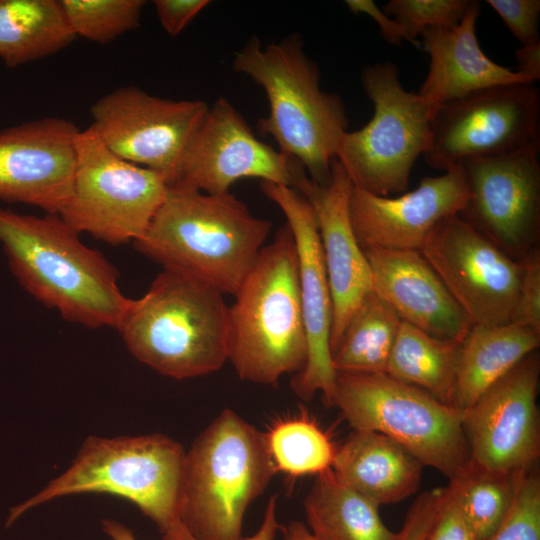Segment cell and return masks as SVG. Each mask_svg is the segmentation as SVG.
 <instances>
[{"instance_id": "6da1fadb", "label": "cell", "mask_w": 540, "mask_h": 540, "mask_svg": "<svg viewBox=\"0 0 540 540\" xmlns=\"http://www.w3.org/2000/svg\"><path fill=\"white\" fill-rule=\"evenodd\" d=\"M230 192L205 193L182 182L167 186L165 198L136 249L163 269L235 295L271 232Z\"/></svg>"}, {"instance_id": "7a4b0ae2", "label": "cell", "mask_w": 540, "mask_h": 540, "mask_svg": "<svg viewBox=\"0 0 540 540\" xmlns=\"http://www.w3.org/2000/svg\"><path fill=\"white\" fill-rule=\"evenodd\" d=\"M0 244L11 272L37 301L90 328H117L130 299L116 269L60 216L0 208Z\"/></svg>"}, {"instance_id": "3957f363", "label": "cell", "mask_w": 540, "mask_h": 540, "mask_svg": "<svg viewBox=\"0 0 540 540\" xmlns=\"http://www.w3.org/2000/svg\"><path fill=\"white\" fill-rule=\"evenodd\" d=\"M232 67L266 93L269 113L259 119V132L298 160L314 182L327 184L348 119L341 97L321 89L319 68L304 52L301 37L262 47L253 36L236 52Z\"/></svg>"}, {"instance_id": "277c9868", "label": "cell", "mask_w": 540, "mask_h": 540, "mask_svg": "<svg viewBox=\"0 0 540 540\" xmlns=\"http://www.w3.org/2000/svg\"><path fill=\"white\" fill-rule=\"evenodd\" d=\"M141 363L189 379L228 361L229 305L224 294L190 276L165 270L138 299H130L116 328Z\"/></svg>"}, {"instance_id": "5b68a950", "label": "cell", "mask_w": 540, "mask_h": 540, "mask_svg": "<svg viewBox=\"0 0 540 540\" xmlns=\"http://www.w3.org/2000/svg\"><path fill=\"white\" fill-rule=\"evenodd\" d=\"M229 306L228 361L242 380L272 385L300 373L307 336L294 237L285 223L265 245Z\"/></svg>"}, {"instance_id": "8992f818", "label": "cell", "mask_w": 540, "mask_h": 540, "mask_svg": "<svg viewBox=\"0 0 540 540\" xmlns=\"http://www.w3.org/2000/svg\"><path fill=\"white\" fill-rule=\"evenodd\" d=\"M276 473L265 432L226 408L186 452L179 521L197 540H240L248 507Z\"/></svg>"}, {"instance_id": "52a82bcc", "label": "cell", "mask_w": 540, "mask_h": 540, "mask_svg": "<svg viewBox=\"0 0 540 540\" xmlns=\"http://www.w3.org/2000/svg\"><path fill=\"white\" fill-rule=\"evenodd\" d=\"M185 456L178 441L160 433L90 436L62 474L11 508L6 526L28 510L57 498L106 493L134 504L164 533L179 520Z\"/></svg>"}, {"instance_id": "ba28073f", "label": "cell", "mask_w": 540, "mask_h": 540, "mask_svg": "<svg viewBox=\"0 0 540 540\" xmlns=\"http://www.w3.org/2000/svg\"><path fill=\"white\" fill-rule=\"evenodd\" d=\"M330 406L353 430L391 438L449 480L470 462L463 411L386 373L337 372Z\"/></svg>"}, {"instance_id": "9c48e42d", "label": "cell", "mask_w": 540, "mask_h": 540, "mask_svg": "<svg viewBox=\"0 0 540 540\" xmlns=\"http://www.w3.org/2000/svg\"><path fill=\"white\" fill-rule=\"evenodd\" d=\"M361 81L374 113L363 128L343 134L336 159L354 187L377 196L403 193L428 147L434 107L403 87L391 61L366 66Z\"/></svg>"}, {"instance_id": "30bf717a", "label": "cell", "mask_w": 540, "mask_h": 540, "mask_svg": "<svg viewBox=\"0 0 540 540\" xmlns=\"http://www.w3.org/2000/svg\"><path fill=\"white\" fill-rule=\"evenodd\" d=\"M163 175L110 151L92 125L80 130L72 192L60 216L79 234L112 245L136 242L161 206Z\"/></svg>"}, {"instance_id": "8fae6325", "label": "cell", "mask_w": 540, "mask_h": 540, "mask_svg": "<svg viewBox=\"0 0 540 540\" xmlns=\"http://www.w3.org/2000/svg\"><path fill=\"white\" fill-rule=\"evenodd\" d=\"M510 83L434 107L426 163L446 171L469 158L500 156L540 146V91Z\"/></svg>"}, {"instance_id": "7c38bea8", "label": "cell", "mask_w": 540, "mask_h": 540, "mask_svg": "<svg viewBox=\"0 0 540 540\" xmlns=\"http://www.w3.org/2000/svg\"><path fill=\"white\" fill-rule=\"evenodd\" d=\"M203 100H172L135 86L118 88L91 107L92 126L120 158L178 181L185 152L203 121Z\"/></svg>"}, {"instance_id": "4fadbf2b", "label": "cell", "mask_w": 540, "mask_h": 540, "mask_svg": "<svg viewBox=\"0 0 540 540\" xmlns=\"http://www.w3.org/2000/svg\"><path fill=\"white\" fill-rule=\"evenodd\" d=\"M420 253L472 326L512 322L523 266L458 214L444 221Z\"/></svg>"}, {"instance_id": "5bb4252c", "label": "cell", "mask_w": 540, "mask_h": 540, "mask_svg": "<svg viewBox=\"0 0 540 540\" xmlns=\"http://www.w3.org/2000/svg\"><path fill=\"white\" fill-rule=\"evenodd\" d=\"M539 148L460 163L470 198L458 215L517 260L540 237Z\"/></svg>"}, {"instance_id": "9a60e30c", "label": "cell", "mask_w": 540, "mask_h": 540, "mask_svg": "<svg viewBox=\"0 0 540 540\" xmlns=\"http://www.w3.org/2000/svg\"><path fill=\"white\" fill-rule=\"evenodd\" d=\"M539 377L535 351L463 410L473 465L505 474L533 468L540 455Z\"/></svg>"}, {"instance_id": "2e32d148", "label": "cell", "mask_w": 540, "mask_h": 540, "mask_svg": "<svg viewBox=\"0 0 540 540\" xmlns=\"http://www.w3.org/2000/svg\"><path fill=\"white\" fill-rule=\"evenodd\" d=\"M305 175L298 160L257 139L233 104L220 97L193 136L177 182L221 194L245 177L295 189Z\"/></svg>"}, {"instance_id": "e0dca14e", "label": "cell", "mask_w": 540, "mask_h": 540, "mask_svg": "<svg viewBox=\"0 0 540 540\" xmlns=\"http://www.w3.org/2000/svg\"><path fill=\"white\" fill-rule=\"evenodd\" d=\"M260 189L285 215L297 252L308 354L304 369L294 375L291 387L303 400L321 392L330 406L337 373L330 349L333 303L316 216L309 201L292 187L261 181Z\"/></svg>"}, {"instance_id": "ac0fdd59", "label": "cell", "mask_w": 540, "mask_h": 540, "mask_svg": "<svg viewBox=\"0 0 540 540\" xmlns=\"http://www.w3.org/2000/svg\"><path fill=\"white\" fill-rule=\"evenodd\" d=\"M80 130L43 117L0 131V200L59 215L72 192Z\"/></svg>"}, {"instance_id": "d6986e66", "label": "cell", "mask_w": 540, "mask_h": 540, "mask_svg": "<svg viewBox=\"0 0 540 540\" xmlns=\"http://www.w3.org/2000/svg\"><path fill=\"white\" fill-rule=\"evenodd\" d=\"M470 198L460 164L397 197L377 196L353 187L349 211L361 246L419 251L435 230L457 215Z\"/></svg>"}, {"instance_id": "ffe728a7", "label": "cell", "mask_w": 540, "mask_h": 540, "mask_svg": "<svg viewBox=\"0 0 540 540\" xmlns=\"http://www.w3.org/2000/svg\"><path fill=\"white\" fill-rule=\"evenodd\" d=\"M353 187L335 159L327 184L319 185L306 175L295 188L309 201L316 216L333 303L331 353L353 314L373 291L371 269L350 218Z\"/></svg>"}, {"instance_id": "44dd1931", "label": "cell", "mask_w": 540, "mask_h": 540, "mask_svg": "<svg viewBox=\"0 0 540 540\" xmlns=\"http://www.w3.org/2000/svg\"><path fill=\"white\" fill-rule=\"evenodd\" d=\"M373 291L405 321L440 339L463 341L472 324L419 251L362 248Z\"/></svg>"}, {"instance_id": "7402d4cb", "label": "cell", "mask_w": 540, "mask_h": 540, "mask_svg": "<svg viewBox=\"0 0 540 540\" xmlns=\"http://www.w3.org/2000/svg\"><path fill=\"white\" fill-rule=\"evenodd\" d=\"M480 7L473 1L456 26L427 28L420 34L430 65L418 94L433 107L492 86L530 83L481 49L476 36Z\"/></svg>"}, {"instance_id": "603a6c76", "label": "cell", "mask_w": 540, "mask_h": 540, "mask_svg": "<svg viewBox=\"0 0 540 540\" xmlns=\"http://www.w3.org/2000/svg\"><path fill=\"white\" fill-rule=\"evenodd\" d=\"M422 463L391 438L353 430L336 447L331 465L336 478L376 505L394 504L414 494Z\"/></svg>"}, {"instance_id": "cb8c5ba5", "label": "cell", "mask_w": 540, "mask_h": 540, "mask_svg": "<svg viewBox=\"0 0 540 540\" xmlns=\"http://www.w3.org/2000/svg\"><path fill=\"white\" fill-rule=\"evenodd\" d=\"M539 345V333L514 322L472 326L461 344L451 406L469 408Z\"/></svg>"}, {"instance_id": "d4e9b609", "label": "cell", "mask_w": 540, "mask_h": 540, "mask_svg": "<svg viewBox=\"0 0 540 540\" xmlns=\"http://www.w3.org/2000/svg\"><path fill=\"white\" fill-rule=\"evenodd\" d=\"M309 531L318 540H394L374 502L340 482L330 469L316 475L303 501Z\"/></svg>"}, {"instance_id": "484cf974", "label": "cell", "mask_w": 540, "mask_h": 540, "mask_svg": "<svg viewBox=\"0 0 540 540\" xmlns=\"http://www.w3.org/2000/svg\"><path fill=\"white\" fill-rule=\"evenodd\" d=\"M75 38L61 0H0V59L7 67L51 56Z\"/></svg>"}, {"instance_id": "4316f807", "label": "cell", "mask_w": 540, "mask_h": 540, "mask_svg": "<svg viewBox=\"0 0 540 540\" xmlns=\"http://www.w3.org/2000/svg\"><path fill=\"white\" fill-rule=\"evenodd\" d=\"M461 344L436 338L402 321L385 373L451 405Z\"/></svg>"}, {"instance_id": "83f0119b", "label": "cell", "mask_w": 540, "mask_h": 540, "mask_svg": "<svg viewBox=\"0 0 540 540\" xmlns=\"http://www.w3.org/2000/svg\"><path fill=\"white\" fill-rule=\"evenodd\" d=\"M401 322L394 309L372 291L331 353L335 371L385 373Z\"/></svg>"}, {"instance_id": "f1b7e54d", "label": "cell", "mask_w": 540, "mask_h": 540, "mask_svg": "<svg viewBox=\"0 0 540 540\" xmlns=\"http://www.w3.org/2000/svg\"><path fill=\"white\" fill-rule=\"evenodd\" d=\"M265 436L277 473L299 477L331 468L336 447L327 432L302 412L277 420Z\"/></svg>"}, {"instance_id": "f546056e", "label": "cell", "mask_w": 540, "mask_h": 540, "mask_svg": "<svg viewBox=\"0 0 540 540\" xmlns=\"http://www.w3.org/2000/svg\"><path fill=\"white\" fill-rule=\"evenodd\" d=\"M523 472H491L469 462L459 475L450 480L448 487L481 540H486L505 516Z\"/></svg>"}, {"instance_id": "4dcf8cb0", "label": "cell", "mask_w": 540, "mask_h": 540, "mask_svg": "<svg viewBox=\"0 0 540 540\" xmlns=\"http://www.w3.org/2000/svg\"><path fill=\"white\" fill-rule=\"evenodd\" d=\"M76 37L105 44L136 29L144 0H61Z\"/></svg>"}, {"instance_id": "1f68e13d", "label": "cell", "mask_w": 540, "mask_h": 540, "mask_svg": "<svg viewBox=\"0 0 540 540\" xmlns=\"http://www.w3.org/2000/svg\"><path fill=\"white\" fill-rule=\"evenodd\" d=\"M472 3L473 0H390L382 10L401 25L410 43L419 47L418 37L424 29L456 26Z\"/></svg>"}, {"instance_id": "d6a6232c", "label": "cell", "mask_w": 540, "mask_h": 540, "mask_svg": "<svg viewBox=\"0 0 540 540\" xmlns=\"http://www.w3.org/2000/svg\"><path fill=\"white\" fill-rule=\"evenodd\" d=\"M486 540H540V477L532 468L520 475L505 516Z\"/></svg>"}, {"instance_id": "836d02e7", "label": "cell", "mask_w": 540, "mask_h": 540, "mask_svg": "<svg viewBox=\"0 0 540 540\" xmlns=\"http://www.w3.org/2000/svg\"><path fill=\"white\" fill-rule=\"evenodd\" d=\"M523 272L512 322L540 334V250L531 249L521 259Z\"/></svg>"}, {"instance_id": "e575fe53", "label": "cell", "mask_w": 540, "mask_h": 540, "mask_svg": "<svg viewBox=\"0 0 540 540\" xmlns=\"http://www.w3.org/2000/svg\"><path fill=\"white\" fill-rule=\"evenodd\" d=\"M521 45L540 41L539 0H487Z\"/></svg>"}, {"instance_id": "d590c367", "label": "cell", "mask_w": 540, "mask_h": 540, "mask_svg": "<svg viewBox=\"0 0 540 540\" xmlns=\"http://www.w3.org/2000/svg\"><path fill=\"white\" fill-rule=\"evenodd\" d=\"M425 540H481L448 486L444 487L440 510Z\"/></svg>"}, {"instance_id": "8d00e7d4", "label": "cell", "mask_w": 540, "mask_h": 540, "mask_svg": "<svg viewBox=\"0 0 540 540\" xmlns=\"http://www.w3.org/2000/svg\"><path fill=\"white\" fill-rule=\"evenodd\" d=\"M444 488L421 493L409 508L394 540H425L440 510Z\"/></svg>"}, {"instance_id": "74e56055", "label": "cell", "mask_w": 540, "mask_h": 540, "mask_svg": "<svg viewBox=\"0 0 540 540\" xmlns=\"http://www.w3.org/2000/svg\"><path fill=\"white\" fill-rule=\"evenodd\" d=\"M210 3L208 0H155L158 20L170 36H177Z\"/></svg>"}, {"instance_id": "f35d334b", "label": "cell", "mask_w": 540, "mask_h": 540, "mask_svg": "<svg viewBox=\"0 0 540 540\" xmlns=\"http://www.w3.org/2000/svg\"><path fill=\"white\" fill-rule=\"evenodd\" d=\"M277 496L269 498L265 508L262 523L258 530L246 538L240 540H274L281 525L277 520ZM161 540H197L195 539L178 520L174 522L164 533Z\"/></svg>"}, {"instance_id": "ab89813d", "label": "cell", "mask_w": 540, "mask_h": 540, "mask_svg": "<svg viewBox=\"0 0 540 540\" xmlns=\"http://www.w3.org/2000/svg\"><path fill=\"white\" fill-rule=\"evenodd\" d=\"M345 4L354 13L370 16L379 26L382 37L390 44L400 45L403 40L410 42L401 25L380 9L372 0H346Z\"/></svg>"}, {"instance_id": "60d3db41", "label": "cell", "mask_w": 540, "mask_h": 540, "mask_svg": "<svg viewBox=\"0 0 540 540\" xmlns=\"http://www.w3.org/2000/svg\"><path fill=\"white\" fill-rule=\"evenodd\" d=\"M516 72L526 81L536 83L540 79V41L521 45L516 50Z\"/></svg>"}, {"instance_id": "b9f144b4", "label": "cell", "mask_w": 540, "mask_h": 540, "mask_svg": "<svg viewBox=\"0 0 540 540\" xmlns=\"http://www.w3.org/2000/svg\"><path fill=\"white\" fill-rule=\"evenodd\" d=\"M101 527L111 540H137L132 530L117 520L104 519Z\"/></svg>"}, {"instance_id": "7bdbcfd3", "label": "cell", "mask_w": 540, "mask_h": 540, "mask_svg": "<svg viewBox=\"0 0 540 540\" xmlns=\"http://www.w3.org/2000/svg\"><path fill=\"white\" fill-rule=\"evenodd\" d=\"M282 540H318L300 521L293 520L287 526L281 527Z\"/></svg>"}]
</instances>
